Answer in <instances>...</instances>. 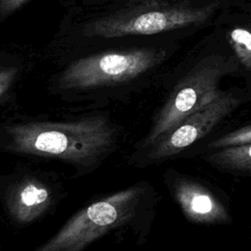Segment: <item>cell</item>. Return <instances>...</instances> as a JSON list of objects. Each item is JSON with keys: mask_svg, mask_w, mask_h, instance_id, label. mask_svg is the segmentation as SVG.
Returning a JSON list of instances; mask_svg holds the SVG:
<instances>
[{"mask_svg": "<svg viewBox=\"0 0 251 251\" xmlns=\"http://www.w3.org/2000/svg\"><path fill=\"white\" fill-rule=\"evenodd\" d=\"M119 137L118 126L104 114L0 126V147L4 151L60 161L78 175L97 169L115 151Z\"/></svg>", "mask_w": 251, "mask_h": 251, "instance_id": "cell-1", "label": "cell"}, {"mask_svg": "<svg viewBox=\"0 0 251 251\" xmlns=\"http://www.w3.org/2000/svg\"><path fill=\"white\" fill-rule=\"evenodd\" d=\"M156 205L154 187L146 181L134 183L83 207L32 251H83L112 231L148 229Z\"/></svg>", "mask_w": 251, "mask_h": 251, "instance_id": "cell-2", "label": "cell"}, {"mask_svg": "<svg viewBox=\"0 0 251 251\" xmlns=\"http://www.w3.org/2000/svg\"><path fill=\"white\" fill-rule=\"evenodd\" d=\"M218 6V2L188 6L145 0L93 20L85 25L83 34L102 38L157 34L202 24L215 14Z\"/></svg>", "mask_w": 251, "mask_h": 251, "instance_id": "cell-3", "label": "cell"}, {"mask_svg": "<svg viewBox=\"0 0 251 251\" xmlns=\"http://www.w3.org/2000/svg\"><path fill=\"white\" fill-rule=\"evenodd\" d=\"M234 70L235 61L225 55L214 54L200 60L175 85L148 132L136 144L135 152L148 148L184 118L213 101L222 91V78Z\"/></svg>", "mask_w": 251, "mask_h": 251, "instance_id": "cell-4", "label": "cell"}, {"mask_svg": "<svg viewBox=\"0 0 251 251\" xmlns=\"http://www.w3.org/2000/svg\"><path fill=\"white\" fill-rule=\"evenodd\" d=\"M164 49L109 50L72 62L59 75L57 85L64 91H83L114 86L135 79L161 65Z\"/></svg>", "mask_w": 251, "mask_h": 251, "instance_id": "cell-5", "label": "cell"}, {"mask_svg": "<svg viewBox=\"0 0 251 251\" xmlns=\"http://www.w3.org/2000/svg\"><path fill=\"white\" fill-rule=\"evenodd\" d=\"M241 103L242 97L237 93L221 91L213 101L184 118L151 146L134 152L131 162L136 167H146L176 156L207 135Z\"/></svg>", "mask_w": 251, "mask_h": 251, "instance_id": "cell-6", "label": "cell"}, {"mask_svg": "<svg viewBox=\"0 0 251 251\" xmlns=\"http://www.w3.org/2000/svg\"><path fill=\"white\" fill-rule=\"evenodd\" d=\"M59 190L46 178L26 174L12 179L2 192V202L11 221L28 226L43 217L56 203Z\"/></svg>", "mask_w": 251, "mask_h": 251, "instance_id": "cell-7", "label": "cell"}, {"mask_svg": "<svg viewBox=\"0 0 251 251\" xmlns=\"http://www.w3.org/2000/svg\"><path fill=\"white\" fill-rule=\"evenodd\" d=\"M166 185L183 216L197 225H225L230 214L224 202L197 180L174 170L165 174Z\"/></svg>", "mask_w": 251, "mask_h": 251, "instance_id": "cell-8", "label": "cell"}, {"mask_svg": "<svg viewBox=\"0 0 251 251\" xmlns=\"http://www.w3.org/2000/svg\"><path fill=\"white\" fill-rule=\"evenodd\" d=\"M213 150L203 158L214 168L230 173L251 172V143L226 146Z\"/></svg>", "mask_w": 251, "mask_h": 251, "instance_id": "cell-9", "label": "cell"}, {"mask_svg": "<svg viewBox=\"0 0 251 251\" xmlns=\"http://www.w3.org/2000/svg\"><path fill=\"white\" fill-rule=\"evenodd\" d=\"M227 42L237 61L247 70L251 69V30L234 27L227 31Z\"/></svg>", "mask_w": 251, "mask_h": 251, "instance_id": "cell-10", "label": "cell"}, {"mask_svg": "<svg viewBox=\"0 0 251 251\" xmlns=\"http://www.w3.org/2000/svg\"><path fill=\"white\" fill-rule=\"evenodd\" d=\"M251 143V125L227 132L208 144L210 149H219L226 146Z\"/></svg>", "mask_w": 251, "mask_h": 251, "instance_id": "cell-11", "label": "cell"}, {"mask_svg": "<svg viewBox=\"0 0 251 251\" xmlns=\"http://www.w3.org/2000/svg\"><path fill=\"white\" fill-rule=\"evenodd\" d=\"M18 75V69L15 67H6L0 69V99L8 92L14 83Z\"/></svg>", "mask_w": 251, "mask_h": 251, "instance_id": "cell-12", "label": "cell"}, {"mask_svg": "<svg viewBox=\"0 0 251 251\" xmlns=\"http://www.w3.org/2000/svg\"><path fill=\"white\" fill-rule=\"evenodd\" d=\"M28 0H0V22L11 16Z\"/></svg>", "mask_w": 251, "mask_h": 251, "instance_id": "cell-13", "label": "cell"}, {"mask_svg": "<svg viewBox=\"0 0 251 251\" xmlns=\"http://www.w3.org/2000/svg\"><path fill=\"white\" fill-rule=\"evenodd\" d=\"M129 1L130 3H136V2H141V1H145V0H126Z\"/></svg>", "mask_w": 251, "mask_h": 251, "instance_id": "cell-14", "label": "cell"}, {"mask_svg": "<svg viewBox=\"0 0 251 251\" xmlns=\"http://www.w3.org/2000/svg\"><path fill=\"white\" fill-rule=\"evenodd\" d=\"M179 1H185V0H179Z\"/></svg>", "mask_w": 251, "mask_h": 251, "instance_id": "cell-15", "label": "cell"}]
</instances>
